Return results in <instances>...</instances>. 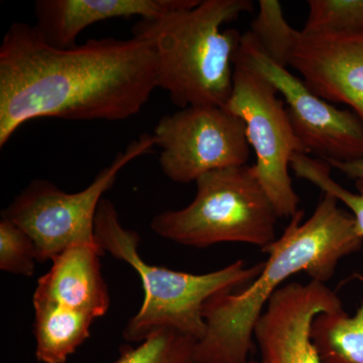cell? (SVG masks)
Wrapping results in <instances>:
<instances>
[{"mask_svg": "<svg viewBox=\"0 0 363 363\" xmlns=\"http://www.w3.org/2000/svg\"><path fill=\"white\" fill-rule=\"evenodd\" d=\"M288 67L298 71L318 96L350 105L363 124V35L334 38L301 32Z\"/></svg>", "mask_w": 363, "mask_h": 363, "instance_id": "8fae6325", "label": "cell"}, {"mask_svg": "<svg viewBox=\"0 0 363 363\" xmlns=\"http://www.w3.org/2000/svg\"><path fill=\"white\" fill-rule=\"evenodd\" d=\"M235 60L259 72L283 95L306 154L313 152L324 161L363 159V124L357 114L340 111L318 96L303 79L267 57L252 33H243Z\"/></svg>", "mask_w": 363, "mask_h": 363, "instance_id": "9c48e42d", "label": "cell"}, {"mask_svg": "<svg viewBox=\"0 0 363 363\" xmlns=\"http://www.w3.org/2000/svg\"><path fill=\"white\" fill-rule=\"evenodd\" d=\"M155 145L154 135H140L80 192L67 193L50 181L33 180L2 211L1 218L13 222L32 238L39 264L75 245H98L95 218L104 195L113 187L124 167L149 154Z\"/></svg>", "mask_w": 363, "mask_h": 363, "instance_id": "8992f818", "label": "cell"}, {"mask_svg": "<svg viewBox=\"0 0 363 363\" xmlns=\"http://www.w3.org/2000/svg\"><path fill=\"white\" fill-rule=\"evenodd\" d=\"M252 9L250 0H200L194 7L143 18L133 26V37L154 48L157 87L168 91L176 106L226 107L242 35L221 28Z\"/></svg>", "mask_w": 363, "mask_h": 363, "instance_id": "3957f363", "label": "cell"}, {"mask_svg": "<svg viewBox=\"0 0 363 363\" xmlns=\"http://www.w3.org/2000/svg\"><path fill=\"white\" fill-rule=\"evenodd\" d=\"M198 339L172 327L152 331L135 347L123 345L112 363H195Z\"/></svg>", "mask_w": 363, "mask_h": 363, "instance_id": "2e32d148", "label": "cell"}, {"mask_svg": "<svg viewBox=\"0 0 363 363\" xmlns=\"http://www.w3.org/2000/svg\"><path fill=\"white\" fill-rule=\"evenodd\" d=\"M250 363H262L260 362H255V360H250Z\"/></svg>", "mask_w": 363, "mask_h": 363, "instance_id": "7402d4cb", "label": "cell"}, {"mask_svg": "<svg viewBox=\"0 0 363 363\" xmlns=\"http://www.w3.org/2000/svg\"><path fill=\"white\" fill-rule=\"evenodd\" d=\"M156 88V54L142 38L59 49L35 26L14 23L0 45V147L35 118H130Z\"/></svg>", "mask_w": 363, "mask_h": 363, "instance_id": "6da1fadb", "label": "cell"}, {"mask_svg": "<svg viewBox=\"0 0 363 363\" xmlns=\"http://www.w3.org/2000/svg\"><path fill=\"white\" fill-rule=\"evenodd\" d=\"M162 173L175 183L210 172L245 166L250 156L245 125L225 107L194 105L167 114L154 130Z\"/></svg>", "mask_w": 363, "mask_h": 363, "instance_id": "ba28073f", "label": "cell"}, {"mask_svg": "<svg viewBox=\"0 0 363 363\" xmlns=\"http://www.w3.org/2000/svg\"><path fill=\"white\" fill-rule=\"evenodd\" d=\"M104 255L99 245H75L64 250L38 281L33 302L51 303L95 319L104 316L111 307V295L100 264Z\"/></svg>", "mask_w": 363, "mask_h": 363, "instance_id": "4fadbf2b", "label": "cell"}, {"mask_svg": "<svg viewBox=\"0 0 363 363\" xmlns=\"http://www.w3.org/2000/svg\"><path fill=\"white\" fill-rule=\"evenodd\" d=\"M35 357L43 363H65L89 338L95 318L51 303L33 302Z\"/></svg>", "mask_w": 363, "mask_h": 363, "instance_id": "5bb4252c", "label": "cell"}, {"mask_svg": "<svg viewBox=\"0 0 363 363\" xmlns=\"http://www.w3.org/2000/svg\"><path fill=\"white\" fill-rule=\"evenodd\" d=\"M324 161V160H323ZM331 168L338 169L344 175L355 180H363V159L350 162H339L334 160L325 161Z\"/></svg>", "mask_w": 363, "mask_h": 363, "instance_id": "44dd1931", "label": "cell"}, {"mask_svg": "<svg viewBox=\"0 0 363 363\" xmlns=\"http://www.w3.org/2000/svg\"><path fill=\"white\" fill-rule=\"evenodd\" d=\"M200 0H38L35 4L38 32L50 45L68 49L85 28L111 18L140 16L154 18L190 9Z\"/></svg>", "mask_w": 363, "mask_h": 363, "instance_id": "7c38bea8", "label": "cell"}, {"mask_svg": "<svg viewBox=\"0 0 363 363\" xmlns=\"http://www.w3.org/2000/svg\"><path fill=\"white\" fill-rule=\"evenodd\" d=\"M338 202L323 193L304 222V212L298 210L284 233L262 248L269 257L252 283L207 301L202 312L206 328L196 344L195 363H250L255 324L272 295L300 272L326 284L341 259L362 250L363 236L354 217Z\"/></svg>", "mask_w": 363, "mask_h": 363, "instance_id": "7a4b0ae2", "label": "cell"}, {"mask_svg": "<svg viewBox=\"0 0 363 363\" xmlns=\"http://www.w3.org/2000/svg\"><path fill=\"white\" fill-rule=\"evenodd\" d=\"M259 14L252 21V33L257 44L272 61L288 68L289 59L301 30L290 26L283 7L277 0H259Z\"/></svg>", "mask_w": 363, "mask_h": 363, "instance_id": "ac0fdd59", "label": "cell"}, {"mask_svg": "<svg viewBox=\"0 0 363 363\" xmlns=\"http://www.w3.org/2000/svg\"><path fill=\"white\" fill-rule=\"evenodd\" d=\"M343 309L326 284L286 283L272 295L253 331L262 363H322L311 337L318 315Z\"/></svg>", "mask_w": 363, "mask_h": 363, "instance_id": "30bf717a", "label": "cell"}, {"mask_svg": "<svg viewBox=\"0 0 363 363\" xmlns=\"http://www.w3.org/2000/svg\"><path fill=\"white\" fill-rule=\"evenodd\" d=\"M38 262L35 242L13 222L0 221V269L18 276L32 277Z\"/></svg>", "mask_w": 363, "mask_h": 363, "instance_id": "ffe728a7", "label": "cell"}, {"mask_svg": "<svg viewBox=\"0 0 363 363\" xmlns=\"http://www.w3.org/2000/svg\"><path fill=\"white\" fill-rule=\"evenodd\" d=\"M308 6L304 35L362 37L363 0H309Z\"/></svg>", "mask_w": 363, "mask_h": 363, "instance_id": "e0dca14e", "label": "cell"}, {"mask_svg": "<svg viewBox=\"0 0 363 363\" xmlns=\"http://www.w3.org/2000/svg\"><path fill=\"white\" fill-rule=\"evenodd\" d=\"M95 238L105 253L128 262L142 281L145 293L142 307L123 332L128 342L140 343L162 327L178 329L200 340L206 328L202 312L207 301L219 294L245 288L264 269V262L247 267L241 259L202 274L150 264L138 252L140 236L124 228L113 203L104 198L95 218Z\"/></svg>", "mask_w": 363, "mask_h": 363, "instance_id": "277c9868", "label": "cell"}, {"mask_svg": "<svg viewBox=\"0 0 363 363\" xmlns=\"http://www.w3.org/2000/svg\"><path fill=\"white\" fill-rule=\"evenodd\" d=\"M278 90L259 72L240 60L234 62L233 89L225 108L245 125L250 147L257 155L252 167L279 218H292L300 197L289 173L291 160L305 149L296 135Z\"/></svg>", "mask_w": 363, "mask_h": 363, "instance_id": "52a82bcc", "label": "cell"}, {"mask_svg": "<svg viewBox=\"0 0 363 363\" xmlns=\"http://www.w3.org/2000/svg\"><path fill=\"white\" fill-rule=\"evenodd\" d=\"M311 337L322 363H363V303L354 316L344 309L318 315Z\"/></svg>", "mask_w": 363, "mask_h": 363, "instance_id": "9a60e30c", "label": "cell"}, {"mask_svg": "<svg viewBox=\"0 0 363 363\" xmlns=\"http://www.w3.org/2000/svg\"><path fill=\"white\" fill-rule=\"evenodd\" d=\"M195 183L196 195L188 206L154 217L155 233L196 248L238 242L262 250L277 240L278 214L252 167L216 169Z\"/></svg>", "mask_w": 363, "mask_h": 363, "instance_id": "5b68a950", "label": "cell"}, {"mask_svg": "<svg viewBox=\"0 0 363 363\" xmlns=\"http://www.w3.org/2000/svg\"><path fill=\"white\" fill-rule=\"evenodd\" d=\"M291 169L295 175L316 186L323 193L335 197L350 208L358 230L363 236V180L357 181L358 193L350 192L331 177V167L323 160L313 159L304 152L294 155Z\"/></svg>", "mask_w": 363, "mask_h": 363, "instance_id": "d6986e66", "label": "cell"}]
</instances>
